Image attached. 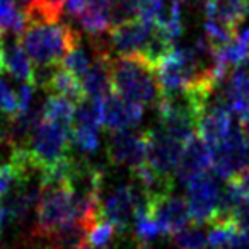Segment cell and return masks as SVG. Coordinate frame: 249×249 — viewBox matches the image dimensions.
I'll return each instance as SVG.
<instances>
[{
    "instance_id": "f546056e",
    "label": "cell",
    "mask_w": 249,
    "mask_h": 249,
    "mask_svg": "<svg viewBox=\"0 0 249 249\" xmlns=\"http://www.w3.org/2000/svg\"><path fill=\"white\" fill-rule=\"evenodd\" d=\"M137 249H149V246H147V244H143V242H142V244H140Z\"/></svg>"
},
{
    "instance_id": "8992f818",
    "label": "cell",
    "mask_w": 249,
    "mask_h": 249,
    "mask_svg": "<svg viewBox=\"0 0 249 249\" xmlns=\"http://www.w3.org/2000/svg\"><path fill=\"white\" fill-rule=\"evenodd\" d=\"M186 143L171 135L167 130L147 132V166L162 181L169 183L171 174L176 173L181 154Z\"/></svg>"
},
{
    "instance_id": "ac0fdd59",
    "label": "cell",
    "mask_w": 249,
    "mask_h": 249,
    "mask_svg": "<svg viewBox=\"0 0 249 249\" xmlns=\"http://www.w3.org/2000/svg\"><path fill=\"white\" fill-rule=\"evenodd\" d=\"M75 103H72L70 99L62 96H50L46 99V103L43 104L46 120L65 124V126H70V128L73 126V120H75Z\"/></svg>"
},
{
    "instance_id": "d6986e66",
    "label": "cell",
    "mask_w": 249,
    "mask_h": 249,
    "mask_svg": "<svg viewBox=\"0 0 249 249\" xmlns=\"http://www.w3.org/2000/svg\"><path fill=\"white\" fill-rule=\"evenodd\" d=\"M178 249H205L208 248V234L200 227H186L173 235Z\"/></svg>"
},
{
    "instance_id": "484cf974",
    "label": "cell",
    "mask_w": 249,
    "mask_h": 249,
    "mask_svg": "<svg viewBox=\"0 0 249 249\" xmlns=\"http://www.w3.org/2000/svg\"><path fill=\"white\" fill-rule=\"evenodd\" d=\"M9 222H11V213H9L4 201H0V234L4 232L5 225H7Z\"/></svg>"
},
{
    "instance_id": "5b68a950",
    "label": "cell",
    "mask_w": 249,
    "mask_h": 249,
    "mask_svg": "<svg viewBox=\"0 0 249 249\" xmlns=\"http://www.w3.org/2000/svg\"><path fill=\"white\" fill-rule=\"evenodd\" d=\"M145 203L149 215L159 225L160 234L174 235L176 232L190 227V224L193 222L188 201L178 195L159 191V193L147 195Z\"/></svg>"
},
{
    "instance_id": "44dd1931",
    "label": "cell",
    "mask_w": 249,
    "mask_h": 249,
    "mask_svg": "<svg viewBox=\"0 0 249 249\" xmlns=\"http://www.w3.org/2000/svg\"><path fill=\"white\" fill-rule=\"evenodd\" d=\"M62 67L65 70H69L70 73H73V75H75L77 79H80V82H82V79L87 75V72H89L90 67H92V62H90L89 55H87L79 45L63 58Z\"/></svg>"
},
{
    "instance_id": "83f0119b",
    "label": "cell",
    "mask_w": 249,
    "mask_h": 249,
    "mask_svg": "<svg viewBox=\"0 0 249 249\" xmlns=\"http://www.w3.org/2000/svg\"><path fill=\"white\" fill-rule=\"evenodd\" d=\"M237 69H241L242 72H246V73H248V75H249V55L246 56V58L242 60L241 63H239V65H237Z\"/></svg>"
},
{
    "instance_id": "4dcf8cb0",
    "label": "cell",
    "mask_w": 249,
    "mask_h": 249,
    "mask_svg": "<svg viewBox=\"0 0 249 249\" xmlns=\"http://www.w3.org/2000/svg\"><path fill=\"white\" fill-rule=\"evenodd\" d=\"M246 14L249 16V0H246Z\"/></svg>"
},
{
    "instance_id": "4fadbf2b",
    "label": "cell",
    "mask_w": 249,
    "mask_h": 249,
    "mask_svg": "<svg viewBox=\"0 0 249 249\" xmlns=\"http://www.w3.org/2000/svg\"><path fill=\"white\" fill-rule=\"evenodd\" d=\"M103 116L104 124L111 132H123L133 124L140 123L143 116V106L124 101L116 92H111L103 99Z\"/></svg>"
},
{
    "instance_id": "4316f807",
    "label": "cell",
    "mask_w": 249,
    "mask_h": 249,
    "mask_svg": "<svg viewBox=\"0 0 249 249\" xmlns=\"http://www.w3.org/2000/svg\"><path fill=\"white\" fill-rule=\"evenodd\" d=\"M241 132L246 137V140H249V116L241 121Z\"/></svg>"
},
{
    "instance_id": "d4e9b609",
    "label": "cell",
    "mask_w": 249,
    "mask_h": 249,
    "mask_svg": "<svg viewBox=\"0 0 249 249\" xmlns=\"http://www.w3.org/2000/svg\"><path fill=\"white\" fill-rule=\"evenodd\" d=\"M222 249H249V229H239Z\"/></svg>"
},
{
    "instance_id": "cb8c5ba5",
    "label": "cell",
    "mask_w": 249,
    "mask_h": 249,
    "mask_svg": "<svg viewBox=\"0 0 249 249\" xmlns=\"http://www.w3.org/2000/svg\"><path fill=\"white\" fill-rule=\"evenodd\" d=\"M0 111L11 116V120L18 116L21 111L18 94L12 90V87L2 77H0Z\"/></svg>"
},
{
    "instance_id": "603a6c76",
    "label": "cell",
    "mask_w": 249,
    "mask_h": 249,
    "mask_svg": "<svg viewBox=\"0 0 249 249\" xmlns=\"http://www.w3.org/2000/svg\"><path fill=\"white\" fill-rule=\"evenodd\" d=\"M114 227L113 224L103 220L101 218L92 229H90L89 235H87V241H89V248H106L114 237Z\"/></svg>"
},
{
    "instance_id": "7c38bea8",
    "label": "cell",
    "mask_w": 249,
    "mask_h": 249,
    "mask_svg": "<svg viewBox=\"0 0 249 249\" xmlns=\"http://www.w3.org/2000/svg\"><path fill=\"white\" fill-rule=\"evenodd\" d=\"M212 164H213L212 149L200 137L195 135L184 145L179 164H178L176 169V176L181 179V183H184L188 186L193 179L207 174L212 169Z\"/></svg>"
},
{
    "instance_id": "9a60e30c",
    "label": "cell",
    "mask_w": 249,
    "mask_h": 249,
    "mask_svg": "<svg viewBox=\"0 0 249 249\" xmlns=\"http://www.w3.org/2000/svg\"><path fill=\"white\" fill-rule=\"evenodd\" d=\"M205 16L235 33L246 16V0H207Z\"/></svg>"
},
{
    "instance_id": "f1b7e54d",
    "label": "cell",
    "mask_w": 249,
    "mask_h": 249,
    "mask_svg": "<svg viewBox=\"0 0 249 249\" xmlns=\"http://www.w3.org/2000/svg\"><path fill=\"white\" fill-rule=\"evenodd\" d=\"M19 2H21V4L24 5V9H26V7H29L31 4H35L36 0H19Z\"/></svg>"
},
{
    "instance_id": "9c48e42d",
    "label": "cell",
    "mask_w": 249,
    "mask_h": 249,
    "mask_svg": "<svg viewBox=\"0 0 249 249\" xmlns=\"http://www.w3.org/2000/svg\"><path fill=\"white\" fill-rule=\"evenodd\" d=\"M145 201L140 200L139 191L133 186H118L109 193V196L101 203V218L113 224L118 231H124L130 220L135 218L137 210Z\"/></svg>"
},
{
    "instance_id": "52a82bcc",
    "label": "cell",
    "mask_w": 249,
    "mask_h": 249,
    "mask_svg": "<svg viewBox=\"0 0 249 249\" xmlns=\"http://www.w3.org/2000/svg\"><path fill=\"white\" fill-rule=\"evenodd\" d=\"M188 207L195 224H212L217 218L220 190L210 173L188 184Z\"/></svg>"
},
{
    "instance_id": "8fae6325",
    "label": "cell",
    "mask_w": 249,
    "mask_h": 249,
    "mask_svg": "<svg viewBox=\"0 0 249 249\" xmlns=\"http://www.w3.org/2000/svg\"><path fill=\"white\" fill-rule=\"evenodd\" d=\"M232 130V116L222 103H215L207 106L200 114L196 132L198 137L207 143L210 149L222 145L231 137Z\"/></svg>"
},
{
    "instance_id": "ba28073f",
    "label": "cell",
    "mask_w": 249,
    "mask_h": 249,
    "mask_svg": "<svg viewBox=\"0 0 249 249\" xmlns=\"http://www.w3.org/2000/svg\"><path fill=\"white\" fill-rule=\"evenodd\" d=\"M107 154L118 166H126L135 173L147 166V132H113Z\"/></svg>"
},
{
    "instance_id": "e0dca14e",
    "label": "cell",
    "mask_w": 249,
    "mask_h": 249,
    "mask_svg": "<svg viewBox=\"0 0 249 249\" xmlns=\"http://www.w3.org/2000/svg\"><path fill=\"white\" fill-rule=\"evenodd\" d=\"M4 67L5 72L11 73L14 79L35 86V69L31 65V58L19 41H12L9 45L4 43Z\"/></svg>"
},
{
    "instance_id": "7402d4cb",
    "label": "cell",
    "mask_w": 249,
    "mask_h": 249,
    "mask_svg": "<svg viewBox=\"0 0 249 249\" xmlns=\"http://www.w3.org/2000/svg\"><path fill=\"white\" fill-rule=\"evenodd\" d=\"M72 142L82 152L92 154L99 147V130L87 128V126H72Z\"/></svg>"
},
{
    "instance_id": "2e32d148",
    "label": "cell",
    "mask_w": 249,
    "mask_h": 249,
    "mask_svg": "<svg viewBox=\"0 0 249 249\" xmlns=\"http://www.w3.org/2000/svg\"><path fill=\"white\" fill-rule=\"evenodd\" d=\"M45 87L50 92V96L67 97V99H70L75 104H79L80 101L86 97L80 79H77L73 73H70L69 70H65L62 65L52 70Z\"/></svg>"
},
{
    "instance_id": "277c9868",
    "label": "cell",
    "mask_w": 249,
    "mask_h": 249,
    "mask_svg": "<svg viewBox=\"0 0 249 249\" xmlns=\"http://www.w3.org/2000/svg\"><path fill=\"white\" fill-rule=\"evenodd\" d=\"M70 143H72L70 126L43 118V121L33 133L28 152L35 167L43 173L48 167L69 159Z\"/></svg>"
},
{
    "instance_id": "3957f363",
    "label": "cell",
    "mask_w": 249,
    "mask_h": 249,
    "mask_svg": "<svg viewBox=\"0 0 249 249\" xmlns=\"http://www.w3.org/2000/svg\"><path fill=\"white\" fill-rule=\"evenodd\" d=\"M36 217L35 234L43 237H50L65 225L77 222V198L72 181H43Z\"/></svg>"
},
{
    "instance_id": "6da1fadb",
    "label": "cell",
    "mask_w": 249,
    "mask_h": 249,
    "mask_svg": "<svg viewBox=\"0 0 249 249\" xmlns=\"http://www.w3.org/2000/svg\"><path fill=\"white\" fill-rule=\"evenodd\" d=\"M21 45L33 63L41 69H56L63 58L80 45V36L69 24H28Z\"/></svg>"
},
{
    "instance_id": "5bb4252c",
    "label": "cell",
    "mask_w": 249,
    "mask_h": 249,
    "mask_svg": "<svg viewBox=\"0 0 249 249\" xmlns=\"http://www.w3.org/2000/svg\"><path fill=\"white\" fill-rule=\"evenodd\" d=\"M113 0H86L82 14L77 18V24L92 36H101L109 31L113 24L111 18Z\"/></svg>"
},
{
    "instance_id": "7a4b0ae2",
    "label": "cell",
    "mask_w": 249,
    "mask_h": 249,
    "mask_svg": "<svg viewBox=\"0 0 249 249\" xmlns=\"http://www.w3.org/2000/svg\"><path fill=\"white\" fill-rule=\"evenodd\" d=\"M111 80L114 92L128 103L149 106L160 99L156 69L142 55L113 56Z\"/></svg>"
},
{
    "instance_id": "ffe728a7",
    "label": "cell",
    "mask_w": 249,
    "mask_h": 249,
    "mask_svg": "<svg viewBox=\"0 0 249 249\" xmlns=\"http://www.w3.org/2000/svg\"><path fill=\"white\" fill-rule=\"evenodd\" d=\"M133 220H135V235L143 244L152 241V239H156L157 235L160 234L159 225L152 220V217H150L149 212H147V203L140 205V208L137 210Z\"/></svg>"
},
{
    "instance_id": "30bf717a",
    "label": "cell",
    "mask_w": 249,
    "mask_h": 249,
    "mask_svg": "<svg viewBox=\"0 0 249 249\" xmlns=\"http://www.w3.org/2000/svg\"><path fill=\"white\" fill-rule=\"evenodd\" d=\"M154 35V26L132 19V21L121 22L113 26L109 31L111 48L118 53V56H130V55H142L149 46Z\"/></svg>"
},
{
    "instance_id": "1f68e13d",
    "label": "cell",
    "mask_w": 249,
    "mask_h": 249,
    "mask_svg": "<svg viewBox=\"0 0 249 249\" xmlns=\"http://www.w3.org/2000/svg\"><path fill=\"white\" fill-rule=\"evenodd\" d=\"M87 249H107V248H87Z\"/></svg>"
}]
</instances>
